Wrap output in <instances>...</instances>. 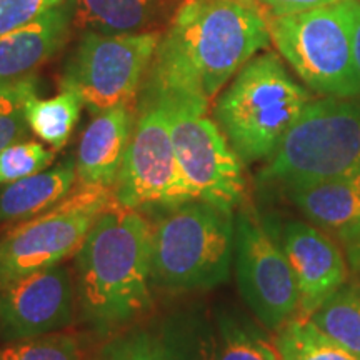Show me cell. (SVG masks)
Segmentation results:
<instances>
[{"instance_id": "obj_1", "label": "cell", "mask_w": 360, "mask_h": 360, "mask_svg": "<svg viewBox=\"0 0 360 360\" xmlns=\"http://www.w3.org/2000/svg\"><path fill=\"white\" fill-rule=\"evenodd\" d=\"M270 42L264 13L238 0H184L162 35L142 89L209 109Z\"/></svg>"}, {"instance_id": "obj_2", "label": "cell", "mask_w": 360, "mask_h": 360, "mask_svg": "<svg viewBox=\"0 0 360 360\" xmlns=\"http://www.w3.org/2000/svg\"><path fill=\"white\" fill-rule=\"evenodd\" d=\"M154 225L139 210L114 207L97 217L75 254L82 314L97 330L135 321L152 305Z\"/></svg>"}, {"instance_id": "obj_3", "label": "cell", "mask_w": 360, "mask_h": 360, "mask_svg": "<svg viewBox=\"0 0 360 360\" xmlns=\"http://www.w3.org/2000/svg\"><path fill=\"white\" fill-rule=\"evenodd\" d=\"M312 94L265 52L250 58L217 97L214 120L245 165L272 157Z\"/></svg>"}, {"instance_id": "obj_4", "label": "cell", "mask_w": 360, "mask_h": 360, "mask_svg": "<svg viewBox=\"0 0 360 360\" xmlns=\"http://www.w3.org/2000/svg\"><path fill=\"white\" fill-rule=\"evenodd\" d=\"M257 179L281 191L330 179H360L359 98L310 101Z\"/></svg>"}, {"instance_id": "obj_5", "label": "cell", "mask_w": 360, "mask_h": 360, "mask_svg": "<svg viewBox=\"0 0 360 360\" xmlns=\"http://www.w3.org/2000/svg\"><path fill=\"white\" fill-rule=\"evenodd\" d=\"M236 212L204 200L169 207L152 238V283L165 292H200L231 276Z\"/></svg>"}, {"instance_id": "obj_6", "label": "cell", "mask_w": 360, "mask_h": 360, "mask_svg": "<svg viewBox=\"0 0 360 360\" xmlns=\"http://www.w3.org/2000/svg\"><path fill=\"white\" fill-rule=\"evenodd\" d=\"M270 40L299 79L326 97H360L350 39L349 0L282 17H265Z\"/></svg>"}, {"instance_id": "obj_7", "label": "cell", "mask_w": 360, "mask_h": 360, "mask_svg": "<svg viewBox=\"0 0 360 360\" xmlns=\"http://www.w3.org/2000/svg\"><path fill=\"white\" fill-rule=\"evenodd\" d=\"M119 207L109 187H82L0 238V289L77 254L94 222Z\"/></svg>"}, {"instance_id": "obj_8", "label": "cell", "mask_w": 360, "mask_h": 360, "mask_svg": "<svg viewBox=\"0 0 360 360\" xmlns=\"http://www.w3.org/2000/svg\"><path fill=\"white\" fill-rule=\"evenodd\" d=\"M119 207H175L197 200L175 155L165 102L142 89L127 154L112 187Z\"/></svg>"}, {"instance_id": "obj_9", "label": "cell", "mask_w": 360, "mask_h": 360, "mask_svg": "<svg viewBox=\"0 0 360 360\" xmlns=\"http://www.w3.org/2000/svg\"><path fill=\"white\" fill-rule=\"evenodd\" d=\"M162 101L167 107L179 167L193 197L236 212L244 204L245 164L217 122L207 117L209 109L167 97H162Z\"/></svg>"}, {"instance_id": "obj_10", "label": "cell", "mask_w": 360, "mask_h": 360, "mask_svg": "<svg viewBox=\"0 0 360 360\" xmlns=\"http://www.w3.org/2000/svg\"><path fill=\"white\" fill-rule=\"evenodd\" d=\"M162 39L160 32H85L60 87L74 89L94 115L134 103Z\"/></svg>"}, {"instance_id": "obj_11", "label": "cell", "mask_w": 360, "mask_h": 360, "mask_svg": "<svg viewBox=\"0 0 360 360\" xmlns=\"http://www.w3.org/2000/svg\"><path fill=\"white\" fill-rule=\"evenodd\" d=\"M233 265L237 287L265 330L277 334L299 312L292 269L264 219L249 205L236 210Z\"/></svg>"}, {"instance_id": "obj_12", "label": "cell", "mask_w": 360, "mask_h": 360, "mask_svg": "<svg viewBox=\"0 0 360 360\" xmlns=\"http://www.w3.org/2000/svg\"><path fill=\"white\" fill-rule=\"evenodd\" d=\"M74 321V283L60 264L0 289V339H30L60 332Z\"/></svg>"}, {"instance_id": "obj_13", "label": "cell", "mask_w": 360, "mask_h": 360, "mask_svg": "<svg viewBox=\"0 0 360 360\" xmlns=\"http://www.w3.org/2000/svg\"><path fill=\"white\" fill-rule=\"evenodd\" d=\"M265 222V220H264ZM282 247L299 290L297 317L309 319L347 281V262L334 238L307 220L267 224Z\"/></svg>"}, {"instance_id": "obj_14", "label": "cell", "mask_w": 360, "mask_h": 360, "mask_svg": "<svg viewBox=\"0 0 360 360\" xmlns=\"http://www.w3.org/2000/svg\"><path fill=\"white\" fill-rule=\"evenodd\" d=\"M137 109L134 103L98 112L79 142L75 172L82 187H114L127 154Z\"/></svg>"}, {"instance_id": "obj_15", "label": "cell", "mask_w": 360, "mask_h": 360, "mask_svg": "<svg viewBox=\"0 0 360 360\" xmlns=\"http://www.w3.org/2000/svg\"><path fill=\"white\" fill-rule=\"evenodd\" d=\"M69 4L57 6L0 37V85L34 77V72L64 47L69 37Z\"/></svg>"}, {"instance_id": "obj_16", "label": "cell", "mask_w": 360, "mask_h": 360, "mask_svg": "<svg viewBox=\"0 0 360 360\" xmlns=\"http://www.w3.org/2000/svg\"><path fill=\"white\" fill-rule=\"evenodd\" d=\"M305 220L345 247L360 242V179H330L287 188Z\"/></svg>"}, {"instance_id": "obj_17", "label": "cell", "mask_w": 360, "mask_h": 360, "mask_svg": "<svg viewBox=\"0 0 360 360\" xmlns=\"http://www.w3.org/2000/svg\"><path fill=\"white\" fill-rule=\"evenodd\" d=\"M77 182L75 164L65 162L0 188V225L24 222L47 212L72 193Z\"/></svg>"}, {"instance_id": "obj_18", "label": "cell", "mask_w": 360, "mask_h": 360, "mask_svg": "<svg viewBox=\"0 0 360 360\" xmlns=\"http://www.w3.org/2000/svg\"><path fill=\"white\" fill-rule=\"evenodd\" d=\"M169 0H67L70 19L84 32L135 34L167 11Z\"/></svg>"}, {"instance_id": "obj_19", "label": "cell", "mask_w": 360, "mask_h": 360, "mask_svg": "<svg viewBox=\"0 0 360 360\" xmlns=\"http://www.w3.org/2000/svg\"><path fill=\"white\" fill-rule=\"evenodd\" d=\"M159 332L169 360H217L215 326L204 309L170 314Z\"/></svg>"}, {"instance_id": "obj_20", "label": "cell", "mask_w": 360, "mask_h": 360, "mask_svg": "<svg viewBox=\"0 0 360 360\" xmlns=\"http://www.w3.org/2000/svg\"><path fill=\"white\" fill-rule=\"evenodd\" d=\"M84 105L82 97L69 87H60V92L51 98L32 94L25 101V119L40 141L60 150L69 142Z\"/></svg>"}, {"instance_id": "obj_21", "label": "cell", "mask_w": 360, "mask_h": 360, "mask_svg": "<svg viewBox=\"0 0 360 360\" xmlns=\"http://www.w3.org/2000/svg\"><path fill=\"white\" fill-rule=\"evenodd\" d=\"M217 360H281L276 342L245 315L220 307L214 312Z\"/></svg>"}, {"instance_id": "obj_22", "label": "cell", "mask_w": 360, "mask_h": 360, "mask_svg": "<svg viewBox=\"0 0 360 360\" xmlns=\"http://www.w3.org/2000/svg\"><path fill=\"white\" fill-rule=\"evenodd\" d=\"M309 321L360 359V274L342 283Z\"/></svg>"}, {"instance_id": "obj_23", "label": "cell", "mask_w": 360, "mask_h": 360, "mask_svg": "<svg viewBox=\"0 0 360 360\" xmlns=\"http://www.w3.org/2000/svg\"><path fill=\"white\" fill-rule=\"evenodd\" d=\"M281 360H360L309 319L294 317L276 334Z\"/></svg>"}, {"instance_id": "obj_24", "label": "cell", "mask_w": 360, "mask_h": 360, "mask_svg": "<svg viewBox=\"0 0 360 360\" xmlns=\"http://www.w3.org/2000/svg\"><path fill=\"white\" fill-rule=\"evenodd\" d=\"M35 94V79L0 85V152L12 143L27 141L29 124L25 119V101Z\"/></svg>"}, {"instance_id": "obj_25", "label": "cell", "mask_w": 360, "mask_h": 360, "mask_svg": "<svg viewBox=\"0 0 360 360\" xmlns=\"http://www.w3.org/2000/svg\"><path fill=\"white\" fill-rule=\"evenodd\" d=\"M0 360H82V354L74 337L52 332L7 342L0 349Z\"/></svg>"}, {"instance_id": "obj_26", "label": "cell", "mask_w": 360, "mask_h": 360, "mask_svg": "<svg viewBox=\"0 0 360 360\" xmlns=\"http://www.w3.org/2000/svg\"><path fill=\"white\" fill-rule=\"evenodd\" d=\"M97 360H169L160 332L134 327L105 342Z\"/></svg>"}, {"instance_id": "obj_27", "label": "cell", "mask_w": 360, "mask_h": 360, "mask_svg": "<svg viewBox=\"0 0 360 360\" xmlns=\"http://www.w3.org/2000/svg\"><path fill=\"white\" fill-rule=\"evenodd\" d=\"M56 159V152L40 142L22 141L12 143L0 152V186L49 169Z\"/></svg>"}, {"instance_id": "obj_28", "label": "cell", "mask_w": 360, "mask_h": 360, "mask_svg": "<svg viewBox=\"0 0 360 360\" xmlns=\"http://www.w3.org/2000/svg\"><path fill=\"white\" fill-rule=\"evenodd\" d=\"M64 0H0V37L60 6Z\"/></svg>"}, {"instance_id": "obj_29", "label": "cell", "mask_w": 360, "mask_h": 360, "mask_svg": "<svg viewBox=\"0 0 360 360\" xmlns=\"http://www.w3.org/2000/svg\"><path fill=\"white\" fill-rule=\"evenodd\" d=\"M339 2H344V0H255V6L260 8L264 17H282L319 7L334 6Z\"/></svg>"}, {"instance_id": "obj_30", "label": "cell", "mask_w": 360, "mask_h": 360, "mask_svg": "<svg viewBox=\"0 0 360 360\" xmlns=\"http://www.w3.org/2000/svg\"><path fill=\"white\" fill-rule=\"evenodd\" d=\"M350 15V39H352V53L355 69L360 77V0H349Z\"/></svg>"}, {"instance_id": "obj_31", "label": "cell", "mask_w": 360, "mask_h": 360, "mask_svg": "<svg viewBox=\"0 0 360 360\" xmlns=\"http://www.w3.org/2000/svg\"><path fill=\"white\" fill-rule=\"evenodd\" d=\"M345 255H347V262L355 274H360V242L354 245L345 247Z\"/></svg>"}, {"instance_id": "obj_32", "label": "cell", "mask_w": 360, "mask_h": 360, "mask_svg": "<svg viewBox=\"0 0 360 360\" xmlns=\"http://www.w3.org/2000/svg\"><path fill=\"white\" fill-rule=\"evenodd\" d=\"M238 2H244V4H254V6H255V0H238Z\"/></svg>"}]
</instances>
